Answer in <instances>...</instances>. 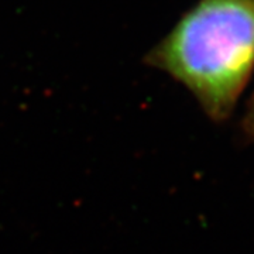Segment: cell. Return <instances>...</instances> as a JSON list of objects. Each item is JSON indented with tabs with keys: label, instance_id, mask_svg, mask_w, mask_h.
Returning <instances> with one entry per match:
<instances>
[{
	"label": "cell",
	"instance_id": "obj_1",
	"mask_svg": "<svg viewBox=\"0 0 254 254\" xmlns=\"http://www.w3.org/2000/svg\"><path fill=\"white\" fill-rule=\"evenodd\" d=\"M215 122L233 115L254 73V0H199L148 55Z\"/></svg>",
	"mask_w": 254,
	"mask_h": 254
},
{
	"label": "cell",
	"instance_id": "obj_2",
	"mask_svg": "<svg viewBox=\"0 0 254 254\" xmlns=\"http://www.w3.org/2000/svg\"><path fill=\"white\" fill-rule=\"evenodd\" d=\"M240 130L246 141L254 140V93L246 105V110L240 122Z\"/></svg>",
	"mask_w": 254,
	"mask_h": 254
}]
</instances>
